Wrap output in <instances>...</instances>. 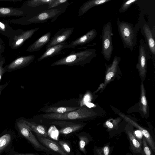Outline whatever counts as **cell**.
Segmentation results:
<instances>
[{"mask_svg": "<svg viewBox=\"0 0 155 155\" xmlns=\"http://www.w3.org/2000/svg\"><path fill=\"white\" fill-rule=\"evenodd\" d=\"M96 55V50L94 49H86L76 52L73 51L68 55L53 63L51 65L82 66L89 62Z\"/></svg>", "mask_w": 155, "mask_h": 155, "instance_id": "obj_1", "label": "cell"}, {"mask_svg": "<svg viewBox=\"0 0 155 155\" xmlns=\"http://www.w3.org/2000/svg\"><path fill=\"white\" fill-rule=\"evenodd\" d=\"M117 25L124 48L129 49L132 51L136 46L137 33L139 28L138 24L134 26L131 23L118 19Z\"/></svg>", "mask_w": 155, "mask_h": 155, "instance_id": "obj_2", "label": "cell"}, {"mask_svg": "<svg viewBox=\"0 0 155 155\" xmlns=\"http://www.w3.org/2000/svg\"><path fill=\"white\" fill-rule=\"evenodd\" d=\"M15 127L19 135L25 139L35 150L43 152L48 155H57L41 143L27 126L24 119L20 118L17 119Z\"/></svg>", "mask_w": 155, "mask_h": 155, "instance_id": "obj_3", "label": "cell"}, {"mask_svg": "<svg viewBox=\"0 0 155 155\" xmlns=\"http://www.w3.org/2000/svg\"><path fill=\"white\" fill-rule=\"evenodd\" d=\"M91 114V112L86 108L81 106L73 111L63 114H42V117L45 119L55 120L81 121L89 117Z\"/></svg>", "mask_w": 155, "mask_h": 155, "instance_id": "obj_4", "label": "cell"}, {"mask_svg": "<svg viewBox=\"0 0 155 155\" xmlns=\"http://www.w3.org/2000/svg\"><path fill=\"white\" fill-rule=\"evenodd\" d=\"M138 24L141 34L144 36L148 50L153 61L155 59V28H151L145 19L143 13L139 15Z\"/></svg>", "mask_w": 155, "mask_h": 155, "instance_id": "obj_5", "label": "cell"}, {"mask_svg": "<svg viewBox=\"0 0 155 155\" xmlns=\"http://www.w3.org/2000/svg\"><path fill=\"white\" fill-rule=\"evenodd\" d=\"M113 35L111 22L110 21L106 24H104L101 36V54L104 58L107 61H109L110 59L113 50L112 39Z\"/></svg>", "mask_w": 155, "mask_h": 155, "instance_id": "obj_6", "label": "cell"}, {"mask_svg": "<svg viewBox=\"0 0 155 155\" xmlns=\"http://www.w3.org/2000/svg\"><path fill=\"white\" fill-rule=\"evenodd\" d=\"M39 29V28H37L27 30L21 29H17L16 33L8 39L9 47L13 50L17 49Z\"/></svg>", "mask_w": 155, "mask_h": 155, "instance_id": "obj_7", "label": "cell"}, {"mask_svg": "<svg viewBox=\"0 0 155 155\" xmlns=\"http://www.w3.org/2000/svg\"><path fill=\"white\" fill-rule=\"evenodd\" d=\"M49 123L60 127L59 133L65 135L78 131L85 125L84 123L78 121L56 120L50 122Z\"/></svg>", "mask_w": 155, "mask_h": 155, "instance_id": "obj_8", "label": "cell"}, {"mask_svg": "<svg viewBox=\"0 0 155 155\" xmlns=\"http://www.w3.org/2000/svg\"><path fill=\"white\" fill-rule=\"evenodd\" d=\"M35 58L34 55H29L17 58L4 67L5 72H11L27 67L33 62Z\"/></svg>", "mask_w": 155, "mask_h": 155, "instance_id": "obj_9", "label": "cell"}, {"mask_svg": "<svg viewBox=\"0 0 155 155\" xmlns=\"http://www.w3.org/2000/svg\"><path fill=\"white\" fill-rule=\"evenodd\" d=\"M74 27L62 28L57 32L47 44L46 49L56 45L66 42L72 35Z\"/></svg>", "mask_w": 155, "mask_h": 155, "instance_id": "obj_10", "label": "cell"}, {"mask_svg": "<svg viewBox=\"0 0 155 155\" xmlns=\"http://www.w3.org/2000/svg\"><path fill=\"white\" fill-rule=\"evenodd\" d=\"M15 134L8 130H4L0 134V155L4 153L12 151V146Z\"/></svg>", "mask_w": 155, "mask_h": 155, "instance_id": "obj_11", "label": "cell"}, {"mask_svg": "<svg viewBox=\"0 0 155 155\" xmlns=\"http://www.w3.org/2000/svg\"><path fill=\"white\" fill-rule=\"evenodd\" d=\"M39 141L44 146L57 155H68L63 150L56 141L51 139L50 138L36 135Z\"/></svg>", "mask_w": 155, "mask_h": 155, "instance_id": "obj_12", "label": "cell"}, {"mask_svg": "<svg viewBox=\"0 0 155 155\" xmlns=\"http://www.w3.org/2000/svg\"><path fill=\"white\" fill-rule=\"evenodd\" d=\"M68 44L67 42H63L46 49L45 52L38 58V61L60 54L64 49L71 48L70 44Z\"/></svg>", "mask_w": 155, "mask_h": 155, "instance_id": "obj_13", "label": "cell"}, {"mask_svg": "<svg viewBox=\"0 0 155 155\" xmlns=\"http://www.w3.org/2000/svg\"><path fill=\"white\" fill-rule=\"evenodd\" d=\"M97 31L94 29L88 31L84 35L72 41L70 43L71 48H73L78 45H83L89 43L96 37Z\"/></svg>", "mask_w": 155, "mask_h": 155, "instance_id": "obj_14", "label": "cell"}, {"mask_svg": "<svg viewBox=\"0 0 155 155\" xmlns=\"http://www.w3.org/2000/svg\"><path fill=\"white\" fill-rule=\"evenodd\" d=\"M51 32L48 31L30 45L27 49L26 51L31 52L39 51L49 42L51 39Z\"/></svg>", "mask_w": 155, "mask_h": 155, "instance_id": "obj_15", "label": "cell"}, {"mask_svg": "<svg viewBox=\"0 0 155 155\" xmlns=\"http://www.w3.org/2000/svg\"><path fill=\"white\" fill-rule=\"evenodd\" d=\"M26 12L21 8L0 7V18L11 17H24Z\"/></svg>", "mask_w": 155, "mask_h": 155, "instance_id": "obj_16", "label": "cell"}, {"mask_svg": "<svg viewBox=\"0 0 155 155\" xmlns=\"http://www.w3.org/2000/svg\"><path fill=\"white\" fill-rule=\"evenodd\" d=\"M24 120L28 127L32 132L34 133L36 135L50 138L46 129L44 126L37 124L34 122L28 121L25 119Z\"/></svg>", "mask_w": 155, "mask_h": 155, "instance_id": "obj_17", "label": "cell"}, {"mask_svg": "<svg viewBox=\"0 0 155 155\" xmlns=\"http://www.w3.org/2000/svg\"><path fill=\"white\" fill-rule=\"evenodd\" d=\"M111 0H91L84 3L80 8L78 12V16H80L85 13L93 7L101 5L110 2Z\"/></svg>", "mask_w": 155, "mask_h": 155, "instance_id": "obj_18", "label": "cell"}, {"mask_svg": "<svg viewBox=\"0 0 155 155\" xmlns=\"http://www.w3.org/2000/svg\"><path fill=\"white\" fill-rule=\"evenodd\" d=\"M78 139V146L79 150L84 154L87 153L86 146L91 141L90 136L84 132H80L76 134Z\"/></svg>", "mask_w": 155, "mask_h": 155, "instance_id": "obj_19", "label": "cell"}, {"mask_svg": "<svg viewBox=\"0 0 155 155\" xmlns=\"http://www.w3.org/2000/svg\"><path fill=\"white\" fill-rule=\"evenodd\" d=\"M8 23L7 21L0 20V34L9 39L16 33L17 29H14Z\"/></svg>", "mask_w": 155, "mask_h": 155, "instance_id": "obj_20", "label": "cell"}, {"mask_svg": "<svg viewBox=\"0 0 155 155\" xmlns=\"http://www.w3.org/2000/svg\"><path fill=\"white\" fill-rule=\"evenodd\" d=\"M127 134L131 148L133 151L137 153H141L142 148L140 142L131 132H128Z\"/></svg>", "mask_w": 155, "mask_h": 155, "instance_id": "obj_21", "label": "cell"}, {"mask_svg": "<svg viewBox=\"0 0 155 155\" xmlns=\"http://www.w3.org/2000/svg\"><path fill=\"white\" fill-rule=\"evenodd\" d=\"M79 107H50L46 109L44 111L47 113L63 114L75 110Z\"/></svg>", "mask_w": 155, "mask_h": 155, "instance_id": "obj_22", "label": "cell"}, {"mask_svg": "<svg viewBox=\"0 0 155 155\" xmlns=\"http://www.w3.org/2000/svg\"><path fill=\"white\" fill-rule=\"evenodd\" d=\"M63 150L68 155H74L71 145L68 141L64 140L56 141Z\"/></svg>", "mask_w": 155, "mask_h": 155, "instance_id": "obj_23", "label": "cell"}, {"mask_svg": "<svg viewBox=\"0 0 155 155\" xmlns=\"http://www.w3.org/2000/svg\"><path fill=\"white\" fill-rule=\"evenodd\" d=\"M52 0H31L25 2L22 6H27L30 7H37L40 5H44L50 3Z\"/></svg>", "mask_w": 155, "mask_h": 155, "instance_id": "obj_24", "label": "cell"}, {"mask_svg": "<svg viewBox=\"0 0 155 155\" xmlns=\"http://www.w3.org/2000/svg\"><path fill=\"white\" fill-rule=\"evenodd\" d=\"M138 0H124L119 9V12L120 13H124L134 3L138 1Z\"/></svg>", "mask_w": 155, "mask_h": 155, "instance_id": "obj_25", "label": "cell"}, {"mask_svg": "<svg viewBox=\"0 0 155 155\" xmlns=\"http://www.w3.org/2000/svg\"><path fill=\"white\" fill-rule=\"evenodd\" d=\"M95 150L98 155H109L110 149L108 145H106L102 147L96 148Z\"/></svg>", "mask_w": 155, "mask_h": 155, "instance_id": "obj_26", "label": "cell"}, {"mask_svg": "<svg viewBox=\"0 0 155 155\" xmlns=\"http://www.w3.org/2000/svg\"><path fill=\"white\" fill-rule=\"evenodd\" d=\"M143 147L141 153V155H153L148 146L145 137L143 138Z\"/></svg>", "mask_w": 155, "mask_h": 155, "instance_id": "obj_27", "label": "cell"}, {"mask_svg": "<svg viewBox=\"0 0 155 155\" xmlns=\"http://www.w3.org/2000/svg\"><path fill=\"white\" fill-rule=\"evenodd\" d=\"M68 0H52V1L48 4V9H50L56 7L66 2Z\"/></svg>", "mask_w": 155, "mask_h": 155, "instance_id": "obj_28", "label": "cell"}, {"mask_svg": "<svg viewBox=\"0 0 155 155\" xmlns=\"http://www.w3.org/2000/svg\"><path fill=\"white\" fill-rule=\"evenodd\" d=\"M5 63V58L2 55L0 56V83L3 75L5 73L3 66Z\"/></svg>", "mask_w": 155, "mask_h": 155, "instance_id": "obj_29", "label": "cell"}, {"mask_svg": "<svg viewBox=\"0 0 155 155\" xmlns=\"http://www.w3.org/2000/svg\"><path fill=\"white\" fill-rule=\"evenodd\" d=\"M7 155H48L39 154L36 153H20L18 152L12 151L9 152Z\"/></svg>", "mask_w": 155, "mask_h": 155, "instance_id": "obj_30", "label": "cell"}, {"mask_svg": "<svg viewBox=\"0 0 155 155\" xmlns=\"http://www.w3.org/2000/svg\"><path fill=\"white\" fill-rule=\"evenodd\" d=\"M5 44L2 39L0 37V56L4 52Z\"/></svg>", "mask_w": 155, "mask_h": 155, "instance_id": "obj_31", "label": "cell"}, {"mask_svg": "<svg viewBox=\"0 0 155 155\" xmlns=\"http://www.w3.org/2000/svg\"><path fill=\"white\" fill-rule=\"evenodd\" d=\"M114 73L112 71L109 72L106 76V79L107 80H110L114 76Z\"/></svg>", "mask_w": 155, "mask_h": 155, "instance_id": "obj_32", "label": "cell"}, {"mask_svg": "<svg viewBox=\"0 0 155 155\" xmlns=\"http://www.w3.org/2000/svg\"><path fill=\"white\" fill-rule=\"evenodd\" d=\"M9 82H7L3 84L0 85V97L2 90L8 84Z\"/></svg>", "mask_w": 155, "mask_h": 155, "instance_id": "obj_33", "label": "cell"}, {"mask_svg": "<svg viewBox=\"0 0 155 155\" xmlns=\"http://www.w3.org/2000/svg\"><path fill=\"white\" fill-rule=\"evenodd\" d=\"M141 101L142 104L144 106H146L147 102L145 97L143 96L141 97Z\"/></svg>", "mask_w": 155, "mask_h": 155, "instance_id": "obj_34", "label": "cell"}, {"mask_svg": "<svg viewBox=\"0 0 155 155\" xmlns=\"http://www.w3.org/2000/svg\"><path fill=\"white\" fill-rule=\"evenodd\" d=\"M106 124L107 127L110 129H111L114 127V125L112 123L109 121H107L106 122Z\"/></svg>", "mask_w": 155, "mask_h": 155, "instance_id": "obj_35", "label": "cell"}, {"mask_svg": "<svg viewBox=\"0 0 155 155\" xmlns=\"http://www.w3.org/2000/svg\"><path fill=\"white\" fill-rule=\"evenodd\" d=\"M22 0H0V2H17L21 1Z\"/></svg>", "mask_w": 155, "mask_h": 155, "instance_id": "obj_36", "label": "cell"}, {"mask_svg": "<svg viewBox=\"0 0 155 155\" xmlns=\"http://www.w3.org/2000/svg\"><path fill=\"white\" fill-rule=\"evenodd\" d=\"M74 155H86V154H84V155H83L79 150H77Z\"/></svg>", "mask_w": 155, "mask_h": 155, "instance_id": "obj_37", "label": "cell"}, {"mask_svg": "<svg viewBox=\"0 0 155 155\" xmlns=\"http://www.w3.org/2000/svg\"><path fill=\"white\" fill-rule=\"evenodd\" d=\"M86 105L88 107L90 108L94 106V104L91 103H87Z\"/></svg>", "mask_w": 155, "mask_h": 155, "instance_id": "obj_38", "label": "cell"}, {"mask_svg": "<svg viewBox=\"0 0 155 155\" xmlns=\"http://www.w3.org/2000/svg\"><path fill=\"white\" fill-rule=\"evenodd\" d=\"M89 99V97L88 95L86 96L84 98V100L85 102H87L88 101Z\"/></svg>", "mask_w": 155, "mask_h": 155, "instance_id": "obj_39", "label": "cell"}]
</instances>
